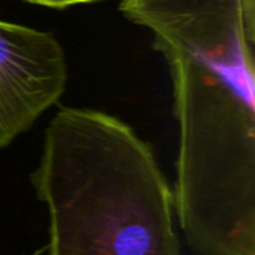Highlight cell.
Masks as SVG:
<instances>
[{"label": "cell", "mask_w": 255, "mask_h": 255, "mask_svg": "<svg viewBox=\"0 0 255 255\" xmlns=\"http://www.w3.org/2000/svg\"><path fill=\"white\" fill-rule=\"evenodd\" d=\"M33 4H40V6H48V7H55V9H63L67 6L73 4H82V3H94L100 0H24Z\"/></svg>", "instance_id": "4"}, {"label": "cell", "mask_w": 255, "mask_h": 255, "mask_svg": "<svg viewBox=\"0 0 255 255\" xmlns=\"http://www.w3.org/2000/svg\"><path fill=\"white\" fill-rule=\"evenodd\" d=\"M169 66L173 206L193 255H255V0H121Z\"/></svg>", "instance_id": "1"}, {"label": "cell", "mask_w": 255, "mask_h": 255, "mask_svg": "<svg viewBox=\"0 0 255 255\" xmlns=\"http://www.w3.org/2000/svg\"><path fill=\"white\" fill-rule=\"evenodd\" d=\"M30 182L48 211V255H181L154 151L114 115L58 109Z\"/></svg>", "instance_id": "2"}, {"label": "cell", "mask_w": 255, "mask_h": 255, "mask_svg": "<svg viewBox=\"0 0 255 255\" xmlns=\"http://www.w3.org/2000/svg\"><path fill=\"white\" fill-rule=\"evenodd\" d=\"M66 84V54L52 33L0 19V149L31 128Z\"/></svg>", "instance_id": "3"}]
</instances>
